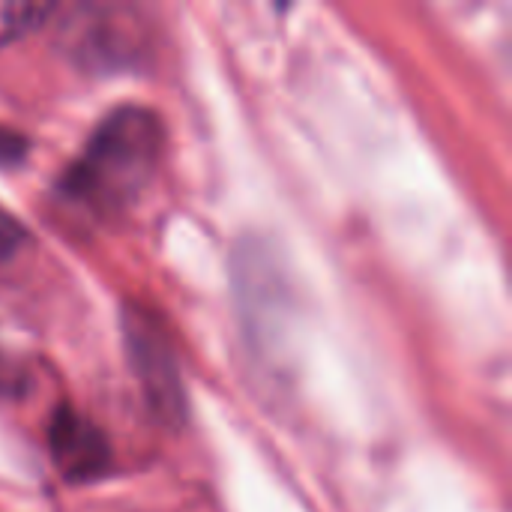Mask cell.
Wrapping results in <instances>:
<instances>
[{
	"mask_svg": "<svg viewBox=\"0 0 512 512\" xmlns=\"http://www.w3.org/2000/svg\"><path fill=\"white\" fill-rule=\"evenodd\" d=\"M165 150V126L144 105H120L99 120L63 174V195L93 216L129 210L153 183Z\"/></svg>",
	"mask_w": 512,
	"mask_h": 512,
	"instance_id": "cell-1",
	"label": "cell"
},
{
	"mask_svg": "<svg viewBox=\"0 0 512 512\" xmlns=\"http://www.w3.org/2000/svg\"><path fill=\"white\" fill-rule=\"evenodd\" d=\"M123 345L147 411L162 426L177 429L186 420L189 405H186L180 363L168 333L150 312L132 306L123 312Z\"/></svg>",
	"mask_w": 512,
	"mask_h": 512,
	"instance_id": "cell-2",
	"label": "cell"
},
{
	"mask_svg": "<svg viewBox=\"0 0 512 512\" xmlns=\"http://www.w3.org/2000/svg\"><path fill=\"white\" fill-rule=\"evenodd\" d=\"M48 453L69 483H93L111 465V447L102 429L81 411L60 405L48 423Z\"/></svg>",
	"mask_w": 512,
	"mask_h": 512,
	"instance_id": "cell-3",
	"label": "cell"
},
{
	"mask_svg": "<svg viewBox=\"0 0 512 512\" xmlns=\"http://www.w3.org/2000/svg\"><path fill=\"white\" fill-rule=\"evenodd\" d=\"M81 27L72 33V45L84 60L117 63L129 57L132 30H129V9L120 6H84L78 9Z\"/></svg>",
	"mask_w": 512,
	"mask_h": 512,
	"instance_id": "cell-4",
	"label": "cell"
},
{
	"mask_svg": "<svg viewBox=\"0 0 512 512\" xmlns=\"http://www.w3.org/2000/svg\"><path fill=\"white\" fill-rule=\"evenodd\" d=\"M57 12L48 0H0V48L24 39Z\"/></svg>",
	"mask_w": 512,
	"mask_h": 512,
	"instance_id": "cell-5",
	"label": "cell"
},
{
	"mask_svg": "<svg viewBox=\"0 0 512 512\" xmlns=\"http://www.w3.org/2000/svg\"><path fill=\"white\" fill-rule=\"evenodd\" d=\"M30 363L24 354L9 342V336L0 333V396H18L30 387Z\"/></svg>",
	"mask_w": 512,
	"mask_h": 512,
	"instance_id": "cell-6",
	"label": "cell"
},
{
	"mask_svg": "<svg viewBox=\"0 0 512 512\" xmlns=\"http://www.w3.org/2000/svg\"><path fill=\"white\" fill-rule=\"evenodd\" d=\"M24 246H27V228L9 210L0 207V261L15 258Z\"/></svg>",
	"mask_w": 512,
	"mask_h": 512,
	"instance_id": "cell-7",
	"label": "cell"
},
{
	"mask_svg": "<svg viewBox=\"0 0 512 512\" xmlns=\"http://www.w3.org/2000/svg\"><path fill=\"white\" fill-rule=\"evenodd\" d=\"M24 150H27V141H24V138H18V135L9 132V129H0V165L21 159Z\"/></svg>",
	"mask_w": 512,
	"mask_h": 512,
	"instance_id": "cell-8",
	"label": "cell"
}]
</instances>
